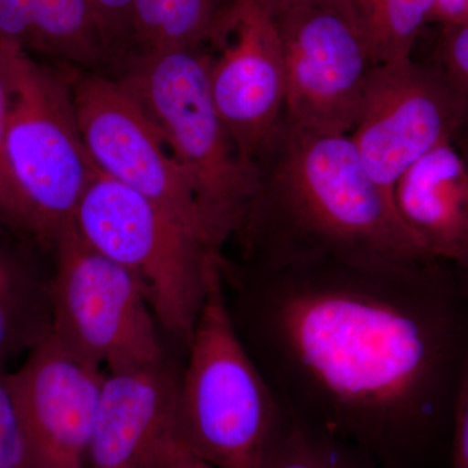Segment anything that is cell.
Wrapping results in <instances>:
<instances>
[{"label":"cell","mask_w":468,"mask_h":468,"mask_svg":"<svg viewBox=\"0 0 468 468\" xmlns=\"http://www.w3.org/2000/svg\"><path fill=\"white\" fill-rule=\"evenodd\" d=\"M285 67L284 117L315 133L349 135L377 60L340 12L298 8L275 17Z\"/></svg>","instance_id":"obj_10"},{"label":"cell","mask_w":468,"mask_h":468,"mask_svg":"<svg viewBox=\"0 0 468 468\" xmlns=\"http://www.w3.org/2000/svg\"><path fill=\"white\" fill-rule=\"evenodd\" d=\"M436 0H350L354 20L377 63L412 58Z\"/></svg>","instance_id":"obj_19"},{"label":"cell","mask_w":468,"mask_h":468,"mask_svg":"<svg viewBox=\"0 0 468 468\" xmlns=\"http://www.w3.org/2000/svg\"><path fill=\"white\" fill-rule=\"evenodd\" d=\"M156 468H215L202 460L198 455L194 454L183 442L176 437L163 452Z\"/></svg>","instance_id":"obj_27"},{"label":"cell","mask_w":468,"mask_h":468,"mask_svg":"<svg viewBox=\"0 0 468 468\" xmlns=\"http://www.w3.org/2000/svg\"><path fill=\"white\" fill-rule=\"evenodd\" d=\"M0 468H32L12 372L0 363Z\"/></svg>","instance_id":"obj_20"},{"label":"cell","mask_w":468,"mask_h":468,"mask_svg":"<svg viewBox=\"0 0 468 468\" xmlns=\"http://www.w3.org/2000/svg\"><path fill=\"white\" fill-rule=\"evenodd\" d=\"M50 279L51 331L117 369L165 358L159 322L140 280L68 227L58 237Z\"/></svg>","instance_id":"obj_7"},{"label":"cell","mask_w":468,"mask_h":468,"mask_svg":"<svg viewBox=\"0 0 468 468\" xmlns=\"http://www.w3.org/2000/svg\"><path fill=\"white\" fill-rule=\"evenodd\" d=\"M430 66L461 101L464 116L462 131L468 132V24L442 27Z\"/></svg>","instance_id":"obj_21"},{"label":"cell","mask_w":468,"mask_h":468,"mask_svg":"<svg viewBox=\"0 0 468 468\" xmlns=\"http://www.w3.org/2000/svg\"><path fill=\"white\" fill-rule=\"evenodd\" d=\"M230 0H135L138 52L201 48L209 43Z\"/></svg>","instance_id":"obj_15"},{"label":"cell","mask_w":468,"mask_h":468,"mask_svg":"<svg viewBox=\"0 0 468 468\" xmlns=\"http://www.w3.org/2000/svg\"><path fill=\"white\" fill-rule=\"evenodd\" d=\"M254 165L257 189L233 237L242 261L433 260L366 171L349 135L304 131L282 116Z\"/></svg>","instance_id":"obj_2"},{"label":"cell","mask_w":468,"mask_h":468,"mask_svg":"<svg viewBox=\"0 0 468 468\" xmlns=\"http://www.w3.org/2000/svg\"><path fill=\"white\" fill-rule=\"evenodd\" d=\"M458 149H460L462 155L464 156L468 165V132L460 131L452 137ZM454 266L455 273H457L458 282L463 289V292L468 295V246L467 250L464 252L463 257L461 258Z\"/></svg>","instance_id":"obj_29"},{"label":"cell","mask_w":468,"mask_h":468,"mask_svg":"<svg viewBox=\"0 0 468 468\" xmlns=\"http://www.w3.org/2000/svg\"><path fill=\"white\" fill-rule=\"evenodd\" d=\"M397 214L428 257L455 264L468 246V165L454 140L417 160L393 189Z\"/></svg>","instance_id":"obj_14"},{"label":"cell","mask_w":468,"mask_h":468,"mask_svg":"<svg viewBox=\"0 0 468 468\" xmlns=\"http://www.w3.org/2000/svg\"><path fill=\"white\" fill-rule=\"evenodd\" d=\"M201 48L137 52L120 79L162 134L192 185L206 239L223 251L241 227L257 189L218 115Z\"/></svg>","instance_id":"obj_4"},{"label":"cell","mask_w":468,"mask_h":468,"mask_svg":"<svg viewBox=\"0 0 468 468\" xmlns=\"http://www.w3.org/2000/svg\"><path fill=\"white\" fill-rule=\"evenodd\" d=\"M0 43L32 50V0H0Z\"/></svg>","instance_id":"obj_24"},{"label":"cell","mask_w":468,"mask_h":468,"mask_svg":"<svg viewBox=\"0 0 468 468\" xmlns=\"http://www.w3.org/2000/svg\"><path fill=\"white\" fill-rule=\"evenodd\" d=\"M261 468H384L367 452L284 409Z\"/></svg>","instance_id":"obj_18"},{"label":"cell","mask_w":468,"mask_h":468,"mask_svg":"<svg viewBox=\"0 0 468 468\" xmlns=\"http://www.w3.org/2000/svg\"><path fill=\"white\" fill-rule=\"evenodd\" d=\"M180 378L167 356L106 371L86 468H156L177 437Z\"/></svg>","instance_id":"obj_13"},{"label":"cell","mask_w":468,"mask_h":468,"mask_svg":"<svg viewBox=\"0 0 468 468\" xmlns=\"http://www.w3.org/2000/svg\"><path fill=\"white\" fill-rule=\"evenodd\" d=\"M32 50L92 67L111 57L85 0H32Z\"/></svg>","instance_id":"obj_17"},{"label":"cell","mask_w":468,"mask_h":468,"mask_svg":"<svg viewBox=\"0 0 468 468\" xmlns=\"http://www.w3.org/2000/svg\"><path fill=\"white\" fill-rule=\"evenodd\" d=\"M177 437L215 468H261L284 408L234 324L221 255L186 347Z\"/></svg>","instance_id":"obj_3"},{"label":"cell","mask_w":468,"mask_h":468,"mask_svg":"<svg viewBox=\"0 0 468 468\" xmlns=\"http://www.w3.org/2000/svg\"><path fill=\"white\" fill-rule=\"evenodd\" d=\"M68 77L80 133L95 167L158 203L211 248L192 185L132 92L120 80L95 73Z\"/></svg>","instance_id":"obj_8"},{"label":"cell","mask_w":468,"mask_h":468,"mask_svg":"<svg viewBox=\"0 0 468 468\" xmlns=\"http://www.w3.org/2000/svg\"><path fill=\"white\" fill-rule=\"evenodd\" d=\"M50 331V282H37L0 251V363L32 350Z\"/></svg>","instance_id":"obj_16"},{"label":"cell","mask_w":468,"mask_h":468,"mask_svg":"<svg viewBox=\"0 0 468 468\" xmlns=\"http://www.w3.org/2000/svg\"><path fill=\"white\" fill-rule=\"evenodd\" d=\"M9 89L5 159L18 207V230L54 246L72 226L94 163L77 124L68 73L17 46L0 43Z\"/></svg>","instance_id":"obj_5"},{"label":"cell","mask_w":468,"mask_h":468,"mask_svg":"<svg viewBox=\"0 0 468 468\" xmlns=\"http://www.w3.org/2000/svg\"><path fill=\"white\" fill-rule=\"evenodd\" d=\"M431 23L442 27L467 26L468 0H436Z\"/></svg>","instance_id":"obj_28"},{"label":"cell","mask_w":468,"mask_h":468,"mask_svg":"<svg viewBox=\"0 0 468 468\" xmlns=\"http://www.w3.org/2000/svg\"><path fill=\"white\" fill-rule=\"evenodd\" d=\"M452 468H468V365L452 414Z\"/></svg>","instance_id":"obj_25"},{"label":"cell","mask_w":468,"mask_h":468,"mask_svg":"<svg viewBox=\"0 0 468 468\" xmlns=\"http://www.w3.org/2000/svg\"><path fill=\"white\" fill-rule=\"evenodd\" d=\"M258 2H260L273 17L280 16V15L292 11V9L324 8L340 12V14L350 18V20L356 24L353 11H351L350 0H258Z\"/></svg>","instance_id":"obj_26"},{"label":"cell","mask_w":468,"mask_h":468,"mask_svg":"<svg viewBox=\"0 0 468 468\" xmlns=\"http://www.w3.org/2000/svg\"><path fill=\"white\" fill-rule=\"evenodd\" d=\"M463 124L461 101L441 76L410 58L372 68L349 137L372 180L393 199L401 176Z\"/></svg>","instance_id":"obj_9"},{"label":"cell","mask_w":468,"mask_h":468,"mask_svg":"<svg viewBox=\"0 0 468 468\" xmlns=\"http://www.w3.org/2000/svg\"><path fill=\"white\" fill-rule=\"evenodd\" d=\"M73 227L95 250L140 280L160 328L187 347L221 252L158 203L95 165Z\"/></svg>","instance_id":"obj_6"},{"label":"cell","mask_w":468,"mask_h":468,"mask_svg":"<svg viewBox=\"0 0 468 468\" xmlns=\"http://www.w3.org/2000/svg\"><path fill=\"white\" fill-rule=\"evenodd\" d=\"M97 21L111 57L134 48L135 0H85Z\"/></svg>","instance_id":"obj_22"},{"label":"cell","mask_w":468,"mask_h":468,"mask_svg":"<svg viewBox=\"0 0 468 468\" xmlns=\"http://www.w3.org/2000/svg\"><path fill=\"white\" fill-rule=\"evenodd\" d=\"M106 369L48 332L12 372L32 468H86Z\"/></svg>","instance_id":"obj_12"},{"label":"cell","mask_w":468,"mask_h":468,"mask_svg":"<svg viewBox=\"0 0 468 468\" xmlns=\"http://www.w3.org/2000/svg\"><path fill=\"white\" fill-rule=\"evenodd\" d=\"M9 89L0 45V224L18 229L16 194L5 159V135H7Z\"/></svg>","instance_id":"obj_23"},{"label":"cell","mask_w":468,"mask_h":468,"mask_svg":"<svg viewBox=\"0 0 468 468\" xmlns=\"http://www.w3.org/2000/svg\"><path fill=\"white\" fill-rule=\"evenodd\" d=\"M221 272L234 324L292 414L384 468H412L452 430L468 365L452 263L223 257Z\"/></svg>","instance_id":"obj_1"},{"label":"cell","mask_w":468,"mask_h":468,"mask_svg":"<svg viewBox=\"0 0 468 468\" xmlns=\"http://www.w3.org/2000/svg\"><path fill=\"white\" fill-rule=\"evenodd\" d=\"M212 98L243 162L258 153L284 116L285 67L275 17L258 0H230L209 41Z\"/></svg>","instance_id":"obj_11"}]
</instances>
